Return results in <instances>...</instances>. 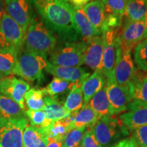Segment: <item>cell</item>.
<instances>
[{
    "label": "cell",
    "mask_w": 147,
    "mask_h": 147,
    "mask_svg": "<svg viewBox=\"0 0 147 147\" xmlns=\"http://www.w3.org/2000/svg\"><path fill=\"white\" fill-rule=\"evenodd\" d=\"M32 2L48 28L63 41L77 42L81 38L74 21L72 5L67 0H32Z\"/></svg>",
    "instance_id": "1"
},
{
    "label": "cell",
    "mask_w": 147,
    "mask_h": 147,
    "mask_svg": "<svg viewBox=\"0 0 147 147\" xmlns=\"http://www.w3.org/2000/svg\"><path fill=\"white\" fill-rule=\"evenodd\" d=\"M57 42V37L43 21L38 16H33L26 32L25 49L47 57L55 49Z\"/></svg>",
    "instance_id": "2"
},
{
    "label": "cell",
    "mask_w": 147,
    "mask_h": 147,
    "mask_svg": "<svg viewBox=\"0 0 147 147\" xmlns=\"http://www.w3.org/2000/svg\"><path fill=\"white\" fill-rule=\"evenodd\" d=\"M48 64L47 57L23 49L18 55L14 74L27 81L40 82L43 80V70Z\"/></svg>",
    "instance_id": "3"
},
{
    "label": "cell",
    "mask_w": 147,
    "mask_h": 147,
    "mask_svg": "<svg viewBox=\"0 0 147 147\" xmlns=\"http://www.w3.org/2000/svg\"><path fill=\"white\" fill-rule=\"evenodd\" d=\"M87 44L84 42H65L50 55L49 63L63 67H80L84 64V55Z\"/></svg>",
    "instance_id": "4"
},
{
    "label": "cell",
    "mask_w": 147,
    "mask_h": 147,
    "mask_svg": "<svg viewBox=\"0 0 147 147\" xmlns=\"http://www.w3.org/2000/svg\"><path fill=\"white\" fill-rule=\"evenodd\" d=\"M92 131L102 147H107L114 141L129 134V130L115 115L101 117L92 128Z\"/></svg>",
    "instance_id": "5"
},
{
    "label": "cell",
    "mask_w": 147,
    "mask_h": 147,
    "mask_svg": "<svg viewBox=\"0 0 147 147\" xmlns=\"http://www.w3.org/2000/svg\"><path fill=\"white\" fill-rule=\"evenodd\" d=\"M26 32L6 12L0 21V49L19 53L25 45Z\"/></svg>",
    "instance_id": "6"
},
{
    "label": "cell",
    "mask_w": 147,
    "mask_h": 147,
    "mask_svg": "<svg viewBox=\"0 0 147 147\" xmlns=\"http://www.w3.org/2000/svg\"><path fill=\"white\" fill-rule=\"evenodd\" d=\"M28 123L26 117L0 121V147H23V131Z\"/></svg>",
    "instance_id": "7"
},
{
    "label": "cell",
    "mask_w": 147,
    "mask_h": 147,
    "mask_svg": "<svg viewBox=\"0 0 147 147\" xmlns=\"http://www.w3.org/2000/svg\"><path fill=\"white\" fill-rule=\"evenodd\" d=\"M118 33L117 29H107L102 33L104 51L101 70L106 78L113 76L117 58L120 53Z\"/></svg>",
    "instance_id": "8"
},
{
    "label": "cell",
    "mask_w": 147,
    "mask_h": 147,
    "mask_svg": "<svg viewBox=\"0 0 147 147\" xmlns=\"http://www.w3.org/2000/svg\"><path fill=\"white\" fill-rule=\"evenodd\" d=\"M145 20L127 22L121 33H118L120 53L131 52L144 38Z\"/></svg>",
    "instance_id": "9"
},
{
    "label": "cell",
    "mask_w": 147,
    "mask_h": 147,
    "mask_svg": "<svg viewBox=\"0 0 147 147\" xmlns=\"http://www.w3.org/2000/svg\"><path fill=\"white\" fill-rule=\"evenodd\" d=\"M105 87L113 115L126 112L129 103L132 101L128 87L119 85L116 83L113 77L106 78Z\"/></svg>",
    "instance_id": "10"
},
{
    "label": "cell",
    "mask_w": 147,
    "mask_h": 147,
    "mask_svg": "<svg viewBox=\"0 0 147 147\" xmlns=\"http://www.w3.org/2000/svg\"><path fill=\"white\" fill-rule=\"evenodd\" d=\"M119 119L131 131L145 125L147 124V103L132 100L129 103L127 111L121 114Z\"/></svg>",
    "instance_id": "11"
},
{
    "label": "cell",
    "mask_w": 147,
    "mask_h": 147,
    "mask_svg": "<svg viewBox=\"0 0 147 147\" xmlns=\"http://www.w3.org/2000/svg\"><path fill=\"white\" fill-rule=\"evenodd\" d=\"M6 14L26 32L33 17L30 0H3Z\"/></svg>",
    "instance_id": "12"
},
{
    "label": "cell",
    "mask_w": 147,
    "mask_h": 147,
    "mask_svg": "<svg viewBox=\"0 0 147 147\" xmlns=\"http://www.w3.org/2000/svg\"><path fill=\"white\" fill-rule=\"evenodd\" d=\"M30 89L28 82L14 76L4 77L0 82V94L8 97L25 110V93Z\"/></svg>",
    "instance_id": "13"
},
{
    "label": "cell",
    "mask_w": 147,
    "mask_h": 147,
    "mask_svg": "<svg viewBox=\"0 0 147 147\" xmlns=\"http://www.w3.org/2000/svg\"><path fill=\"white\" fill-rule=\"evenodd\" d=\"M137 68L132 59L131 52L119 53L113 74L116 83L123 87H128L131 82Z\"/></svg>",
    "instance_id": "14"
},
{
    "label": "cell",
    "mask_w": 147,
    "mask_h": 147,
    "mask_svg": "<svg viewBox=\"0 0 147 147\" xmlns=\"http://www.w3.org/2000/svg\"><path fill=\"white\" fill-rule=\"evenodd\" d=\"M45 70L57 78L73 84L74 87H80L90 72L80 67H63L51 64L49 62ZM73 88V89H74Z\"/></svg>",
    "instance_id": "15"
},
{
    "label": "cell",
    "mask_w": 147,
    "mask_h": 147,
    "mask_svg": "<svg viewBox=\"0 0 147 147\" xmlns=\"http://www.w3.org/2000/svg\"><path fill=\"white\" fill-rule=\"evenodd\" d=\"M87 44V49L84 55V64L94 71L101 69L104 51L102 34L93 38Z\"/></svg>",
    "instance_id": "16"
},
{
    "label": "cell",
    "mask_w": 147,
    "mask_h": 147,
    "mask_svg": "<svg viewBox=\"0 0 147 147\" xmlns=\"http://www.w3.org/2000/svg\"><path fill=\"white\" fill-rule=\"evenodd\" d=\"M73 17L76 29L82 38V42L87 43L95 37L101 36L102 33L92 25L82 7L72 5Z\"/></svg>",
    "instance_id": "17"
},
{
    "label": "cell",
    "mask_w": 147,
    "mask_h": 147,
    "mask_svg": "<svg viewBox=\"0 0 147 147\" xmlns=\"http://www.w3.org/2000/svg\"><path fill=\"white\" fill-rule=\"evenodd\" d=\"M106 78L101 69L94 71L90 75L81 85V90L83 94L84 105H86L91 99L98 91L105 87Z\"/></svg>",
    "instance_id": "18"
},
{
    "label": "cell",
    "mask_w": 147,
    "mask_h": 147,
    "mask_svg": "<svg viewBox=\"0 0 147 147\" xmlns=\"http://www.w3.org/2000/svg\"><path fill=\"white\" fill-rule=\"evenodd\" d=\"M82 8L92 25L102 33V29L106 18L105 8L102 0L92 1L86 4Z\"/></svg>",
    "instance_id": "19"
},
{
    "label": "cell",
    "mask_w": 147,
    "mask_h": 147,
    "mask_svg": "<svg viewBox=\"0 0 147 147\" xmlns=\"http://www.w3.org/2000/svg\"><path fill=\"white\" fill-rule=\"evenodd\" d=\"M49 138L43 128L27 125L23 131V147H47Z\"/></svg>",
    "instance_id": "20"
},
{
    "label": "cell",
    "mask_w": 147,
    "mask_h": 147,
    "mask_svg": "<svg viewBox=\"0 0 147 147\" xmlns=\"http://www.w3.org/2000/svg\"><path fill=\"white\" fill-rule=\"evenodd\" d=\"M26 117V110L8 97L0 94V121Z\"/></svg>",
    "instance_id": "21"
},
{
    "label": "cell",
    "mask_w": 147,
    "mask_h": 147,
    "mask_svg": "<svg viewBox=\"0 0 147 147\" xmlns=\"http://www.w3.org/2000/svg\"><path fill=\"white\" fill-rule=\"evenodd\" d=\"M128 89L132 100L147 103V74L137 69Z\"/></svg>",
    "instance_id": "22"
},
{
    "label": "cell",
    "mask_w": 147,
    "mask_h": 147,
    "mask_svg": "<svg viewBox=\"0 0 147 147\" xmlns=\"http://www.w3.org/2000/svg\"><path fill=\"white\" fill-rule=\"evenodd\" d=\"M76 113H71L66 118L52 122L47 127L43 128L47 132L49 138L63 142L66 134L71 130L70 124L74 120Z\"/></svg>",
    "instance_id": "23"
},
{
    "label": "cell",
    "mask_w": 147,
    "mask_h": 147,
    "mask_svg": "<svg viewBox=\"0 0 147 147\" xmlns=\"http://www.w3.org/2000/svg\"><path fill=\"white\" fill-rule=\"evenodd\" d=\"M45 101V111L48 120L51 122L61 120L68 117L69 113L65 110L64 105L55 97L46 96L44 97Z\"/></svg>",
    "instance_id": "24"
},
{
    "label": "cell",
    "mask_w": 147,
    "mask_h": 147,
    "mask_svg": "<svg viewBox=\"0 0 147 147\" xmlns=\"http://www.w3.org/2000/svg\"><path fill=\"white\" fill-rule=\"evenodd\" d=\"M100 117L91 109L89 104L84 105L80 110L75 114L74 118L70 124V129L87 127L92 129Z\"/></svg>",
    "instance_id": "25"
},
{
    "label": "cell",
    "mask_w": 147,
    "mask_h": 147,
    "mask_svg": "<svg viewBox=\"0 0 147 147\" xmlns=\"http://www.w3.org/2000/svg\"><path fill=\"white\" fill-rule=\"evenodd\" d=\"M88 104L100 118L104 116L113 115V110L106 94V87L97 92L91 99Z\"/></svg>",
    "instance_id": "26"
},
{
    "label": "cell",
    "mask_w": 147,
    "mask_h": 147,
    "mask_svg": "<svg viewBox=\"0 0 147 147\" xmlns=\"http://www.w3.org/2000/svg\"><path fill=\"white\" fill-rule=\"evenodd\" d=\"M125 14L127 22H137L146 20L147 0H129Z\"/></svg>",
    "instance_id": "27"
},
{
    "label": "cell",
    "mask_w": 147,
    "mask_h": 147,
    "mask_svg": "<svg viewBox=\"0 0 147 147\" xmlns=\"http://www.w3.org/2000/svg\"><path fill=\"white\" fill-rule=\"evenodd\" d=\"M18 53L15 51L0 49V72L4 76L15 74Z\"/></svg>",
    "instance_id": "28"
},
{
    "label": "cell",
    "mask_w": 147,
    "mask_h": 147,
    "mask_svg": "<svg viewBox=\"0 0 147 147\" xmlns=\"http://www.w3.org/2000/svg\"><path fill=\"white\" fill-rule=\"evenodd\" d=\"M63 105L69 113L78 112L84 106L83 94L81 87H75L70 90Z\"/></svg>",
    "instance_id": "29"
},
{
    "label": "cell",
    "mask_w": 147,
    "mask_h": 147,
    "mask_svg": "<svg viewBox=\"0 0 147 147\" xmlns=\"http://www.w3.org/2000/svg\"><path fill=\"white\" fill-rule=\"evenodd\" d=\"M25 104L31 110H41L45 108L44 93L42 89L32 88L25 93Z\"/></svg>",
    "instance_id": "30"
},
{
    "label": "cell",
    "mask_w": 147,
    "mask_h": 147,
    "mask_svg": "<svg viewBox=\"0 0 147 147\" xmlns=\"http://www.w3.org/2000/svg\"><path fill=\"white\" fill-rule=\"evenodd\" d=\"M74 87L73 84L62 80V79L54 77L50 83L45 88L42 89L44 95L47 96L54 97L55 95L63 93L67 89L71 90Z\"/></svg>",
    "instance_id": "31"
},
{
    "label": "cell",
    "mask_w": 147,
    "mask_h": 147,
    "mask_svg": "<svg viewBox=\"0 0 147 147\" xmlns=\"http://www.w3.org/2000/svg\"><path fill=\"white\" fill-rule=\"evenodd\" d=\"M134 59L138 69L147 71V38H144L135 47L134 51Z\"/></svg>",
    "instance_id": "32"
},
{
    "label": "cell",
    "mask_w": 147,
    "mask_h": 147,
    "mask_svg": "<svg viewBox=\"0 0 147 147\" xmlns=\"http://www.w3.org/2000/svg\"><path fill=\"white\" fill-rule=\"evenodd\" d=\"M89 129L87 127H81L69 130L64 138V147H80L85 132Z\"/></svg>",
    "instance_id": "33"
},
{
    "label": "cell",
    "mask_w": 147,
    "mask_h": 147,
    "mask_svg": "<svg viewBox=\"0 0 147 147\" xmlns=\"http://www.w3.org/2000/svg\"><path fill=\"white\" fill-rule=\"evenodd\" d=\"M26 115L27 119H29L32 126L37 127L45 128L47 127L51 123L48 120L47 116L43 110H26Z\"/></svg>",
    "instance_id": "34"
},
{
    "label": "cell",
    "mask_w": 147,
    "mask_h": 147,
    "mask_svg": "<svg viewBox=\"0 0 147 147\" xmlns=\"http://www.w3.org/2000/svg\"><path fill=\"white\" fill-rule=\"evenodd\" d=\"M129 0H102L108 14L123 16L125 14Z\"/></svg>",
    "instance_id": "35"
},
{
    "label": "cell",
    "mask_w": 147,
    "mask_h": 147,
    "mask_svg": "<svg viewBox=\"0 0 147 147\" xmlns=\"http://www.w3.org/2000/svg\"><path fill=\"white\" fill-rule=\"evenodd\" d=\"M132 138L139 147H147V124L133 131Z\"/></svg>",
    "instance_id": "36"
},
{
    "label": "cell",
    "mask_w": 147,
    "mask_h": 147,
    "mask_svg": "<svg viewBox=\"0 0 147 147\" xmlns=\"http://www.w3.org/2000/svg\"><path fill=\"white\" fill-rule=\"evenodd\" d=\"M80 147H102L95 139L92 129H89L85 132Z\"/></svg>",
    "instance_id": "37"
},
{
    "label": "cell",
    "mask_w": 147,
    "mask_h": 147,
    "mask_svg": "<svg viewBox=\"0 0 147 147\" xmlns=\"http://www.w3.org/2000/svg\"><path fill=\"white\" fill-rule=\"evenodd\" d=\"M110 147H138V146L132 138H127L121 140Z\"/></svg>",
    "instance_id": "38"
},
{
    "label": "cell",
    "mask_w": 147,
    "mask_h": 147,
    "mask_svg": "<svg viewBox=\"0 0 147 147\" xmlns=\"http://www.w3.org/2000/svg\"><path fill=\"white\" fill-rule=\"evenodd\" d=\"M68 2L72 5L77 7H83L88 3L91 2L93 0H67Z\"/></svg>",
    "instance_id": "39"
},
{
    "label": "cell",
    "mask_w": 147,
    "mask_h": 147,
    "mask_svg": "<svg viewBox=\"0 0 147 147\" xmlns=\"http://www.w3.org/2000/svg\"><path fill=\"white\" fill-rule=\"evenodd\" d=\"M63 142L56 140L54 139H49V144L47 147H62Z\"/></svg>",
    "instance_id": "40"
},
{
    "label": "cell",
    "mask_w": 147,
    "mask_h": 147,
    "mask_svg": "<svg viewBox=\"0 0 147 147\" xmlns=\"http://www.w3.org/2000/svg\"><path fill=\"white\" fill-rule=\"evenodd\" d=\"M5 13L4 3H3V0H0V21L2 18L3 14Z\"/></svg>",
    "instance_id": "41"
},
{
    "label": "cell",
    "mask_w": 147,
    "mask_h": 147,
    "mask_svg": "<svg viewBox=\"0 0 147 147\" xmlns=\"http://www.w3.org/2000/svg\"><path fill=\"white\" fill-rule=\"evenodd\" d=\"M147 38V16L145 20V32H144V38Z\"/></svg>",
    "instance_id": "42"
},
{
    "label": "cell",
    "mask_w": 147,
    "mask_h": 147,
    "mask_svg": "<svg viewBox=\"0 0 147 147\" xmlns=\"http://www.w3.org/2000/svg\"><path fill=\"white\" fill-rule=\"evenodd\" d=\"M4 77H5L4 75H3V74H1V72H0V82L1 81V80H2V79L4 78Z\"/></svg>",
    "instance_id": "43"
},
{
    "label": "cell",
    "mask_w": 147,
    "mask_h": 147,
    "mask_svg": "<svg viewBox=\"0 0 147 147\" xmlns=\"http://www.w3.org/2000/svg\"><path fill=\"white\" fill-rule=\"evenodd\" d=\"M62 147H64V146H63V144H62Z\"/></svg>",
    "instance_id": "44"
},
{
    "label": "cell",
    "mask_w": 147,
    "mask_h": 147,
    "mask_svg": "<svg viewBox=\"0 0 147 147\" xmlns=\"http://www.w3.org/2000/svg\"><path fill=\"white\" fill-rule=\"evenodd\" d=\"M146 74H147V71H146Z\"/></svg>",
    "instance_id": "45"
}]
</instances>
